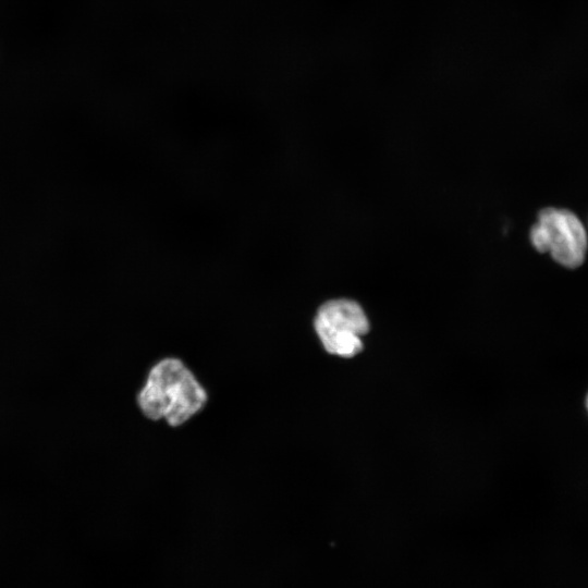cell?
I'll return each mask as SVG.
<instances>
[{"mask_svg":"<svg viewBox=\"0 0 588 588\" xmlns=\"http://www.w3.org/2000/svg\"><path fill=\"white\" fill-rule=\"evenodd\" d=\"M208 394L179 358L168 357L154 365L138 392L137 403L145 417L180 426L207 403Z\"/></svg>","mask_w":588,"mask_h":588,"instance_id":"cell-1","label":"cell"},{"mask_svg":"<svg viewBox=\"0 0 588 588\" xmlns=\"http://www.w3.org/2000/svg\"><path fill=\"white\" fill-rule=\"evenodd\" d=\"M529 237L536 250L549 254L565 268L574 269L585 261L588 234L580 219L568 209H542L530 229Z\"/></svg>","mask_w":588,"mask_h":588,"instance_id":"cell-2","label":"cell"},{"mask_svg":"<svg viewBox=\"0 0 588 588\" xmlns=\"http://www.w3.org/2000/svg\"><path fill=\"white\" fill-rule=\"evenodd\" d=\"M314 327L328 353L352 357L363 348L362 339L368 331L369 322L357 302L338 298L319 307Z\"/></svg>","mask_w":588,"mask_h":588,"instance_id":"cell-3","label":"cell"},{"mask_svg":"<svg viewBox=\"0 0 588 588\" xmlns=\"http://www.w3.org/2000/svg\"><path fill=\"white\" fill-rule=\"evenodd\" d=\"M585 405H586V408H587V412H588V393H587L586 399H585Z\"/></svg>","mask_w":588,"mask_h":588,"instance_id":"cell-4","label":"cell"}]
</instances>
